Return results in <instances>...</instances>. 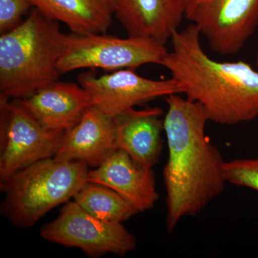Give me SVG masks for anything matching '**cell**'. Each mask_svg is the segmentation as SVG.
I'll return each instance as SVG.
<instances>
[{
  "instance_id": "9",
  "label": "cell",
  "mask_w": 258,
  "mask_h": 258,
  "mask_svg": "<svg viewBox=\"0 0 258 258\" xmlns=\"http://www.w3.org/2000/svg\"><path fill=\"white\" fill-rule=\"evenodd\" d=\"M78 81L91 95L93 106L111 115L161 97L181 94L171 78L163 81L147 79L132 69L100 76L89 71L80 74Z\"/></svg>"
},
{
  "instance_id": "16",
  "label": "cell",
  "mask_w": 258,
  "mask_h": 258,
  "mask_svg": "<svg viewBox=\"0 0 258 258\" xmlns=\"http://www.w3.org/2000/svg\"><path fill=\"white\" fill-rule=\"evenodd\" d=\"M74 199L83 210L103 221L122 224L139 213L113 189L89 181Z\"/></svg>"
},
{
  "instance_id": "18",
  "label": "cell",
  "mask_w": 258,
  "mask_h": 258,
  "mask_svg": "<svg viewBox=\"0 0 258 258\" xmlns=\"http://www.w3.org/2000/svg\"><path fill=\"white\" fill-rule=\"evenodd\" d=\"M34 8L32 0H0V33L10 31L23 23Z\"/></svg>"
},
{
  "instance_id": "4",
  "label": "cell",
  "mask_w": 258,
  "mask_h": 258,
  "mask_svg": "<svg viewBox=\"0 0 258 258\" xmlns=\"http://www.w3.org/2000/svg\"><path fill=\"white\" fill-rule=\"evenodd\" d=\"M86 163L49 158L20 169L0 183L3 215L18 227H31L52 208L67 203L88 182Z\"/></svg>"
},
{
  "instance_id": "17",
  "label": "cell",
  "mask_w": 258,
  "mask_h": 258,
  "mask_svg": "<svg viewBox=\"0 0 258 258\" xmlns=\"http://www.w3.org/2000/svg\"><path fill=\"white\" fill-rule=\"evenodd\" d=\"M224 170L227 183L258 191V159L225 161Z\"/></svg>"
},
{
  "instance_id": "19",
  "label": "cell",
  "mask_w": 258,
  "mask_h": 258,
  "mask_svg": "<svg viewBox=\"0 0 258 258\" xmlns=\"http://www.w3.org/2000/svg\"><path fill=\"white\" fill-rule=\"evenodd\" d=\"M256 64H257L258 68V49L257 51V55H256Z\"/></svg>"
},
{
  "instance_id": "13",
  "label": "cell",
  "mask_w": 258,
  "mask_h": 258,
  "mask_svg": "<svg viewBox=\"0 0 258 258\" xmlns=\"http://www.w3.org/2000/svg\"><path fill=\"white\" fill-rule=\"evenodd\" d=\"M115 18L128 36L146 37L166 45L184 16L182 0H113Z\"/></svg>"
},
{
  "instance_id": "14",
  "label": "cell",
  "mask_w": 258,
  "mask_h": 258,
  "mask_svg": "<svg viewBox=\"0 0 258 258\" xmlns=\"http://www.w3.org/2000/svg\"><path fill=\"white\" fill-rule=\"evenodd\" d=\"M164 111L160 108H135L113 115L119 149L142 165L152 167L162 150Z\"/></svg>"
},
{
  "instance_id": "1",
  "label": "cell",
  "mask_w": 258,
  "mask_h": 258,
  "mask_svg": "<svg viewBox=\"0 0 258 258\" xmlns=\"http://www.w3.org/2000/svg\"><path fill=\"white\" fill-rule=\"evenodd\" d=\"M166 102L168 159L163 174L166 227L171 232L181 219L203 211L222 192L227 181L225 161L205 133L210 120L203 107L181 94L166 97Z\"/></svg>"
},
{
  "instance_id": "7",
  "label": "cell",
  "mask_w": 258,
  "mask_h": 258,
  "mask_svg": "<svg viewBox=\"0 0 258 258\" xmlns=\"http://www.w3.org/2000/svg\"><path fill=\"white\" fill-rule=\"evenodd\" d=\"M184 16L212 51L236 55L258 27V0H182Z\"/></svg>"
},
{
  "instance_id": "10",
  "label": "cell",
  "mask_w": 258,
  "mask_h": 258,
  "mask_svg": "<svg viewBox=\"0 0 258 258\" xmlns=\"http://www.w3.org/2000/svg\"><path fill=\"white\" fill-rule=\"evenodd\" d=\"M88 180L113 189L139 212L154 208L159 200L153 168L137 162L122 149L89 170Z\"/></svg>"
},
{
  "instance_id": "11",
  "label": "cell",
  "mask_w": 258,
  "mask_h": 258,
  "mask_svg": "<svg viewBox=\"0 0 258 258\" xmlns=\"http://www.w3.org/2000/svg\"><path fill=\"white\" fill-rule=\"evenodd\" d=\"M118 149L114 116L91 106L79 123L66 132L56 157L98 167Z\"/></svg>"
},
{
  "instance_id": "15",
  "label": "cell",
  "mask_w": 258,
  "mask_h": 258,
  "mask_svg": "<svg viewBox=\"0 0 258 258\" xmlns=\"http://www.w3.org/2000/svg\"><path fill=\"white\" fill-rule=\"evenodd\" d=\"M51 20L66 24L78 35L106 33L114 16L113 0H32Z\"/></svg>"
},
{
  "instance_id": "3",
  "label": "cell",
  "mask_w": 258,
  "mask_h": 258,
  "mask_svg": "<svg viewBox=\"0 0 258 258\" xmlns=\"http://www.w3.org/2000/svg\"><path fill=\"white\" fill-rule=\"evenodd\" d=\"M64 34L58 22L37 8L18 27L0 36V92L23 99L57 81Z\"/></svg>"
},
{
  "instance_id": "2",
  "label": "cell",
  "mask_w": 258,
  "mask_h": 258,
  "mask_svg": "<svg viewBox=\"0 0 258 258\" xmlns=\"http://www.w3.org/2000/svg\"><path fill=\"white\" fill-rule=\"evenodd\" d=\"M193 24L177 30L161 62L181 94L200 103L209 120L232 125L258 118V71L244 61L220 62L209 57Z\"/></svg>"
},
{
  "instance_id": "12",
  "label": "cell",
  "mask_w": 258,
  "mask_h": 258,
  "mask_svg": "<svg viewBox=\"0 0 258 258\" xmlns=\"http://www.w3.org/2000/svg\"><path fill=\"white\" fill-rule=\"evenodd\" d=\"M20 101L42 125L64 132L77 124L93 105L91 95L81 85L58 81Z\"/></svg>"
},
{
  "instance_id": "5",
  "label": "cell",
  "mask_w": 258,
  "mask_h": 258,
  "mask_svg": "<svg viewBox=\"0 0 258 258\" xmlns=\"http://www.w3.org/2000/svg\"><path fill=\"white\" fill-rule=\"evenodd\" d=\"M167 52L166 45L146 37L72 33L64 35L57 69L60 75L84 69L135 70L161 64Z\"/></svg>"
},
{
  "instance_id": "8",
  "label": "cell",
  "mask_w": 258,
  "mask_h": 258,
  "mask_svg": "<svg viewBox=\"0 0 258 258\" xmlns=\"http://www.w3.org/2000/svg\"><path fill=\"white\" fill-rule=\"evenodd\" d=\"M42 238L66 247H77L90 257L108 253L124 256L137 247V240L121 223L93 216L76 202H68L58 217L42 227Z\"/></svg>"
},
{
  "instance_id": "6",
  "label": "cell",
  "mask_w": 258,
  "mask_h": 258,
  "mask_svg": "<svg viewBox=\"0 0 258 258\" xmlns=\"http://www.w3.org/2000/svg\"><path fill=\"white\" fill-rule=\"evenodd\" d=\"M0 183L37 161L55 157L64 132L42 125L20 99H0Z\"/></svg>"
}]
</instances>
